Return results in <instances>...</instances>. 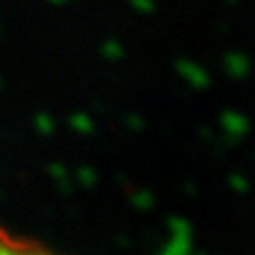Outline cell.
<instances>
[{
	"mask_svg": "<svg viewBox=\"0 0 255 255\" xmlns=\"http://www.w3.org/2000/svg\"><path fill=\"white\" fill-rule=\"evenodd\" d=\"M0 255H66L32 236H21L0 226Z\"/></svg>",
	"mask_w": 255,
	"mask_h": 255,
	"instance_id": "6da1fadb",
	"label": "cell"
}]
</instances>
